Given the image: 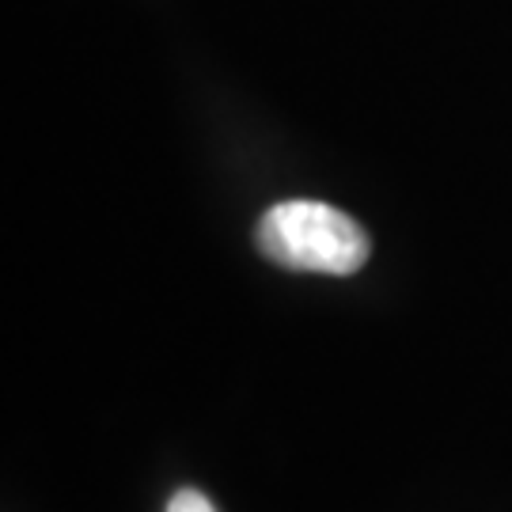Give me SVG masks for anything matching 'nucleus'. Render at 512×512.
I'll list each match as a JSON object with an SVG mask.
<instances>
[{
	"instance_id": "2",
	"label": "nucleus",
	"mask_w": 512,
	"mask_h": 512,
	"mask_svg": "<svg viewBox=\"0 0 512 512\" xmlns=\"http://www.w3.org/2000/svg\"><path fill=\"white\" fill-rule=\"evenodd\" d=\"M164 512H217V509H213V501L202 490H179V494L167 501Z\"/></svg>"
},
{
	"instance_id": "1",
	"label": "nucleus",
	"mask_w": 512,
	"mask_h": 512,
	"mask_svg": "<svg viewBox=\"0 0 512 512\" xmlns=\"http://www.w3.org/2000/svg\"><path fill=\"white\" fill-rule=\"evenodd\" d=\"M255 247L262 255L300 274H357L372 255L368 232L342 209L327 202H277L266 209L255 228Z\"/></svg>"
}]
</instances>
